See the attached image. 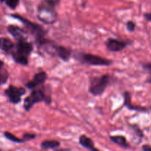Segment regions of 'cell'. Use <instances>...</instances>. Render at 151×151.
I'll list each match as a JSON object with an SVG mask.
<instances>
[{
	"label": "cell",
	"mask_w": 151,
	"mask_h": 151,
	"mask_svg": "<svg viewBox=\"0 0 151 151\" xmlns=\"http://www.w3.org/2000/svg\"><path fill=\"white\" fill-rule=\"evenodd\" d=\"M11 16L15 18V19H19L20 22H22V24L24 25L25 28L27 29V32H29V33L33 35L35 39V41H36V43L39 47H43V46L46 45V44H47L50 42L45 38L47 31L44 29V28L42 26L36 23H34V22L22 17V16H21L19 14H13L11 15Z\"/></svg>",
	"instance_id": "3957f363"
},
{
	"label": "cell",
	"mask_w": 151,
	"mask_h": 151,
	"mask_svg": "<svg viewBox=\"0 0 151 151\" xmlns=\"http://www.w3.org/2000/svg\"><path fill=\"white\" fill-rule=\"evenodd\" d=\"M26 91L24 88L10 85L4 91V94L8 97V100L10 103L13 104H19L22 101V96L26 94Z\"/></svg>",
	"instance_id": "52a82bcc"
},
{
	"label": "cell",
	"mask_w": 151,
	"mask_h": 151,
	"mask_svg": "<svg viewBox=\"0 0 151 151\" xmlns=\"http://www.w3.org/2000/svg\"><path fill=\"white\" fill-rule=\"evenodd\" d=\"M7 31L17 41H27V31L22 29L19 27L15 26V25H9L7 27Z\"/></svg>",
	"instance_id": "30bf717a"
},
{
	"label": "cell",
	"mask_w": 151,
	"mask_h": 151,
	"mask_svg": "<svg viewBox=\"0 0 151 151\" xmlns=\"http://www.w3.org/2000/svg\"><path fill=\"white\" fill-rule=\"evenodd\" d=\"M54 151H72L69 148H57V149H55Z\"/></svg>",
	"instance_id": "484cf974"
},
{
	"label": "cell",
	"mask_w": 151,
	"mask_h": 151,
	"mask_svg": "<svg viewBox=\"0 0 151 151\" xmlns=\"http://www.w3.org/2000/svg\"><path fill=\"white\" fill-rule=\"evenodd\" d=\"M4 136L5 137V138H7V139L10 140V141L13 142H15V143H24V141L23 140V139L18 138V137H16L15 135L12 134L11 133L7 132V131H6V132L4 133Z\"/></svg>",
	"instance_id": "e0dca14e"
},
{
	"label": "cell",
	"mask_w": 151,
	"mask_h": 151,
	"mask_svg": "<svg viewBox=\"0 0 151 151\" xmlns=\"http://www.w3.org/2000/svg\"><path fill=\"white\" fill-rule=\"evenodd\" d=\"M109 139L114 144L120 146L123 148H128L129 147V144L128 142L126 137L122 135H116V136H110Z\"/></svg>",
	"instance_id": "9a60e30c"
},
{
	"label": "cell",
	"mask_w": 151,
	"mask_h": 151,
	"mask_svg": "<svg viewBox=\"0 0 151 151\" xmlns=\"http://www.w3.org/2000/svg\"><path fill=\"white\" fill-rule=\"evenodd\" d=\"M54 50L57 53L58 56L62 60H63L65 62L69 61L71 58V55H72V51H71L70 49L67 48L66 47H63V46L56 45L55 44V45Z\"/></svg>",
	"instance_id": "7c38bea8"
},
{
	"label": "cell",
	"mask_w": 151,
	"mask_h": 151,
	"mask_svg": "<svg viewBox=\"0 0 151 151\" xmlns=\"http://www.w3.org/2000/svg\"><path fill=\"white\" fill-rule=\"evenodd\" d=\"M144 17H145V19H146V20L151 22V13H145Z\"/></svg>",
	"instance_id": "d4e9b609"
},
{
	"label": "cell",
	"mask_w": 151,
	"mask_h": 151,
	"mask_svg": "<svg viewBox=\"0 0 151 151\" xmlns=\"http://www.w3.org/2000/svg\"><path fill=\"white\" fill-rule=\"evenodd\" d=\"M80 58L83 63L94 66H109L113 63L109 59L90 53H82Z\"/></svg>",
	"instance_id": "8992f818"
},
{
	"label": "cell",
	"mask_w": 151,
	"mask_h": 151,
	"mask_svg": "<svg viewBox=\"0 0 151 151\" xmlns=\"http://www.w3.org/2000/svg\"><path fill=\"white\" fill-rule=\"evenodd\" d=\"M7 1V0H0V1H1V2H2V1Z\"/></svg>",
	"instance_id": "f1b7e54d"
},
{
	"label": "cell",
	"mask_w": 151,
	"mask_h": 151,
	"mask_svg": "<svg viewBox=\"0 0 151 151\" xmlns=\"http://www.w3.org/2000/svg\"><path fill=\"white\" fill-rule=\"evenodd\" d=\"M128 44L129 42L128 41H121L113 38H108L106 41V49L111 52H119L122 51L128 47Z\"/></svg>",
	"instance_id": "ba28073f"
},
{
	"label": "cell",
	"mask_w": 151,
	"mask_h": 151,
	"mask_svg": "<svg viewBox=\"0 0 151 151\" xmlns=\"http://www.w3.org/2000/svg\"><path fill=\"white\" fill-rule=\"evenodd\" d=\"M8 78L9 73L7 72V71L3 68L0 69V86L5 84Z\"/></svg>",
	"instance_id": "ac0fdd59"
},
{
	"label": "cell",
	"mask_w": 151,
	"mask_h": 151,
	"mask_svg": "<svg viewBox=\"0 0 151 151\" xmlns=\"http://www.w3.org/2000/svg\"><path fill=\"white\" fill-rule=\"evenodd\" d=\"M47 80V74L44 71H40L35 74L31 81L26 83V87L28 89L33 90L35 88H38L44 84L46 81Z\"/></svg>",
	"instance_id": "9c48e42d"
},
{
	"label": "cell",
	"mask_w": 151,
	"mask_h": 151,
	"mask_svg": "<svg viewBox=\"0 0 151 151\" xmlns=\"http://www.w3.org/2000/svg\"><path fill=\"white\" fill-rule=\"evenodd\" d=\"M14 43L7 38H0V50L5 52H12L14 50Z\"/></svg>",
	"instance_id": "5bb4252c"
},
{
	"label": "cell",
	"mask_w": 151,
	"mask_h": 151,
	"mask_svg": "<svg viewBox=\"0 0 151 151\" xmlns=\"http://www.w3.org/2000/svg\"><path fill=\"white\" fill-rule=\"evenodd\" d=\"M124 103L123 106L129 109L130 111H135L138 112H147V109L145 107H142L140 106H136L132 103L131 101V94L129 91H125L123 93Z\"/></svg>",
	"instance_id": "8fae6325"
},
{
	"label": "cell",
	"mask_w": 151,
	"mask_h": 151,
	"mask_svg": "<svg viewBox=\"0 0 151 151\" xmlns=\"http://www.w3.org/2000/svg\"><path fill=\"white\" fill-rule=\"evenodd\" d=\"M79 144L89 151H100L95 147L93 140L85 134L80 136Z\"/></svg>",
	"instance_id": "4fadbf2b"
},
{
	"label": "cell",
	"mask_w": 151,
	"mask_h": 151,
	"mask_svg": "<svg viewBox=\"0 0 151 151\" xmlns=\"http://www.w3.org/2000/svg\"><path fill=\"white\" fill-rule=\"evenodd\" d=\"M131 128H132V129L134 130V131L135 132L136 135H137V137H139L140 139H142L143 137H144V133H143L142 130L141 129V128H140L138 125L134 124V125H131Z\"/></svg>",
	"instance_id": "d6986e66"
},
{
	"label": "cell",
	"mask_w": 151,
	"mask_h": 151,
	"mask_svg": "<svg viewBox=\"0 0 151 151\" xmlns=\"http://www.w3.org/2000/svg\"><path fill=\"white\" fill-rule=\"evenodd\" d=\"M146 83H151V76L148 78V79L146 80Z\"/></svg>",
	"instance_id": "83f0119b"
},
{
	"label": "cell",
	"mask_w": 151,
	"mask_h": 151,
	"mask_svg": "<svg viewBox=\"0 0 151 151\" xmlns=\"http://www.w3.org/2000/svg\"><path fill=\"white\" fill-rule=\"evenodd\" d=\"M60 143L57 140H44L41 143L43 150H55L60 147Z\"/></svg>",
	"instance_id": "2e32d148"
},
{
	"label": "cell",
	"mask_w": 151,
	"mask_h": 151,
	"mask_svg": "<svg viewBox=\"0 0 151 151\" xmlns=\"http://www.w3.org/2000/svg\"><path fill=\"white\" fill-rule=\"evenodd\" d=\"M33 51V44L27 41H17L15 49L11 52L12 57L16 63L23 66H27L28 57Z\"/></svg>",
	"instance_id": "277c9868"
},
{
	"label": "cell",
	"mask_w": 151,
	"mask_h": 151,
	"mask_svg": "<svg viewBox=\"0 0 151 151\" xmlns=\"http://www.w3.org/2000/svg\"><path fill=\"white\" fill-rule=\"evenodd\" d=\"M110 83L111 76L109 75L91 77L90 79L88 92L94 97L102 95L106 91V88L109 86Z\"/></svg>",
	"instance_id": "5b68a950"
},
{
	"label": "cell",
	"mask_w": 151,
	"mask_h": 151,
	"mask_svg": "<svg viewBox=\"0 0 151 151\" xmlns=\"http://www.w3.org/2000/svg\"><path fill=\"white\" fill-rule=\"evenodd\" d=\"M142 151H151V145H144L142 147Z\"/></svg>",
	"instance_id": "cb8c5ba5"
},
{
	"label": "cell",
	"mask_w": 151,
	"mask_h": 151,
	"mask_svg": "<svg viewBox=\"0 0 151 151\" xmlns=\"http://www.w3.org/2000/svg\"><path fill=\"white\" fill-rule=\"evenodd\" d=\"M36 137V135L35 134H30V133H25V134H23V140L25 142L30 141V140L34 139Z\"/></svg>",
	"instance_id": "7402d4cb"
},
{
	"label": "cell",
	"mask_w": 151,
	"mask_h": 151,
	"mask_svg": "<svg viewBox=\"0 0 151 151\" xmlns=\"http://www.w3.org/2000/svg\"><path fill=\"white\" fill-rule=\"evenodd\" d=\"M42 102L47 105L52 103L51 93L47 91V87L44 85L32 90L30 94L25 97L24 100V109L26 111H29L35 104Z\"/></svg>",
	"instance_id": "6da1fadb"
},
{
	"label": "cell",
	"mask_w": 151,
	"mask_h": 151,
	"mask_svg": "<svg viewBox=\"0 0 151 151\" xmlns=\"http://www.w3.org/2000/svg\"><path fill=\"white\" fill-rule=\"evenodd\" d=\"M59 0H44L38 7V20L46 24H52L57 21L58 14L55 7L58 4Z\"/></svg>",
	"instance_id": "7a4b0ae2"
},
{
	"label": "cell",
	"mask_w": 151,
	"mask_h": 151,
	"mask_svg": "<svg viewBox=\"0 0 151 151\" xmlns=\"http://www.w3.org/2000/svg\"><path fill=\"white\" fill-rule=\"evenodd\" d=\"M136 26H137L136 23L134 22H133V21H128L126 24V28L128 32H134V30L136 29Z\"/></svg>",
	"instance_id": "44dd1931"
},
{
	"label": "cell",
	"mask_w": 151,
	"mask_h": 151,
	"mask_svg": "<svg viewBox=\"0 0 151 151\" xmlns=\"http://www.w3.org/2000/svg\"><path fill=\"white\" fill-rule=\"evenodd\" d=\"M3 66H4V62L0 60V69L3 68Z\"/></svg>",
	"instance_id": "4316f807"
},
{
	"label": "cell",
	"mask_w": 151,
	"mask_h": 151,
	"mask_svg": "<svg viewBox=\"0 0 151 151\" xmlns=\"http://www.w3.org/2000/svg\"><path fill=\"white\" fill-rule=\"evenodd\" d=\"M19 4V0H7L6 4L10 8L15 9Z\"/></svg>",
	"instance_id": "ffe728a7"
},
{
	"label": "cell",
	"mask_w": 151,
	"mask_h": 151,
	"mask_svg": "<svg viewBox=\"0 0 151 151\" xmlns=\"http://www.w3.org/2000/svg\"><path fill=\"white\" fill-rule=\"evenodd\" d=\"M142 67L145 69L147 71H150L151 72V63H145L142 64Z\"/></svg>",
	"instance_id": "603a6c76"
}]
</instances>
